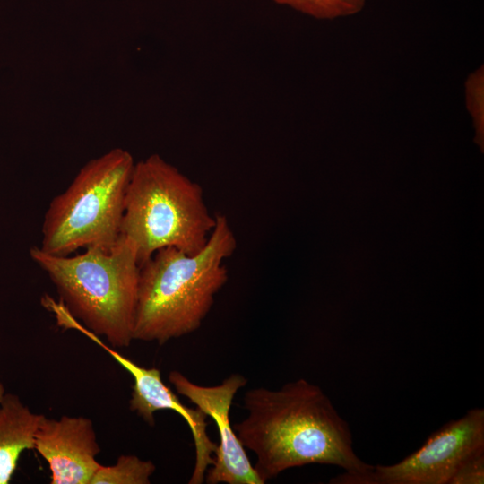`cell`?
Wrapping results in <instances>:
<instances>
[{
	"label": "cell",
	"instance_id": "1",
	"mask_svg": "<svg viewBox=\"0 0 484 484\" xmlns=\"http://www.w3.org/2000/svg\"><path fill=\"white\" fill-rule=\"evenodd\" d=\"M244 408L247 415L234 429L245 449L255 454L253 466L264 483L312 463L338 466L348 474L373 468L356 454L350 428L329 397L306 379L278 390L250 389Z\"/></svg>",
	"mask_w": 484,
	"mask_h": 484
},
{
	"label": "cell",
	"instance_id": "2",
	"mask_svg": "<svg viewBox=\"0 0 484 484\" xmlns=\"http://www.w3.org/2000/svg\"><path fill=\"white\" fill-rule=\"evenodd\" d=\"M215 219L200 252L163 247L139 266L134 340L163 345L201 327L229 280L224 262L237 248L227 217L216 213Z\"/></svg>",
	"mask_w": 484,
	"mask_h": 484
},
{
	"label": "cell",
	"instance_id": "3",
	"mask_svg": "<svg viewBox=\"0 0 484 484\" xmlns=\"http://www.w3.org/2000/svg\"><path fill=\"white\" fill-rule=\"evenodd\" d=\"M55 285L64 309L113 347H128L137 302L139 264L134 246L119 237L108 250L89 247L73 256L30 249Z\"/></svg>",
	"mask_w": 484,
	"mask_h": 484
},
{
	"label": "cell",
	"instance_id": "4",
	"mask_svg": "<svg viewBox=\"0 0 484 484\" xmlns=\"http://www.w3.org/2000/svg\"><path fill=\"white\" fill-rule=\"evenodd\" d=\"M199 184L159 154L134 163L120 237L134 247L139 266L163 247L200 252L215 226Z\"/></svg>",
	"mask_w": 484,
	"mask_h": 484
},
{
	"label": "cell",
	"instance_id": "5",
	"mask_svg": "<svg viewBox=\"0 0 484 484\" xmlns=\"http://www.w3.org/2000/svg\"><path fill=\"white\" fill-rule=\"evenodd\" d=\"M134 166L131 153L121 148L88 161L69 186L50 202L39 247L65 256L80 248L114 246L120 237Z\"/></svg>",
	"mask_w": 484,
	"mask_h": 484
},
{
	"label": "cell",
	"instance_id": "6",
	"mask_svg": "<svg viewBox=\"0 0 484 484\" xmlns=\"http://www.w3.org/2000/svg\"><path fill=\"white\" fill-rule=\"evenodd\" d=\"M484 452V409L474 408L433 432L415 452L363 474L343 473L336 484H448L458 467Z\"/></svg>",
	"mask_w": 484,
	"mask_h": 484
},
{
	"label": "cell",
	"instance_id": "7",
	"mask_svg": "<svg viewBox=\"0 0 484 484\" xmlns=\"http://www.w3.org/2000/svg\"><path fill=\"white\" fill-rule=\"evenodd\" d=\"M168 378L177 393L212 418L217 425L220 444L214 454V463L205 473L206 483L264 484L229 420L233 399L238 391L247 384V379L240 374H232L218 385L203 386L193 383L177 370L170 371Z\"/></svg>",
	"mask_w": 484,
	"mask_h": 484
},
{
	"label": "cell",
	"instance_id": "8",
	"mask_svg": "<svg viewBox=\"0 0 484 484\" xmlns=\"http://www.w3.org/2000/svg\"><path fill=\"white\" fill-rule=\"evenodd\" d=\"M108 354L133 377L130 410L141 417L148 425L154 426V413L161 410H171L180 414L186 421L195 447V463L189 484H202L207 470L214 463L218 444L212 442L207 434L208 416L198 407L191 408L183 404L177 396L161 379L160 371L156 367H143L123 356L114 349Z\"/></svg>",
	"mask_w": 484,
	"mask_h": 484
},
{
	"label": "cell",
	"instance_id": "9",
	"mask_svg": "<svg viewBox=\"0 0 484 484\" xmlns=\"http://www.w3.org/2000/svg\"><path fill=\"white\" fill-rule=\"evenodd\" d=\"M34 449L48 463L51 484H90L99 467L100 447L91 419L66 416L42 419Z\"/></svg>",
	"mask_w": 484,
	"mask_h": 484
},
{
	"label": "cell",
	"instance_id": "10",
	"mask_svg": "<svg viewBox=\"0 0 484 484\" xmlns=\"http://www.w3.org/2000/svg\"><path fill=\"white\" fill-rule=\"evenodd\" d=\"M17 394L4 393L0 402V484H8L21 454L34 449L35 436L44 419Z\"/></svg>",
	"mask_w": 484,
	"mask_h": 484
},
{
	"label": "cell",
	"instance_id": "11",
	"mask_svg": "<svg viewBox=\"0 0 484 484\" xmlns=\"http://www.w3.org/2000/svg\"><path fill=\"white\" fill-rule=\"evenodd\" d=\"M156 471L150 460L136 455H120L113 465H99L90 484H149Z\"/></svg>",
	"mask_w": 484,
	"mask_h": 484
},
{
	"label": "cell",
	"instance_id": "12",
	"mask_svg": "<svg viewBox=\"0 0 484 484\" xmlns=\"http://www.w3.org/2000/svg\"><path fill=\"white\" fill-rule=\"evenodd\" d=\"M276 4L292 8L319 20L355 15L362 11L367 0H273Z\"/></svg>",
	"mask_w": 484,
	"mask_h": 484
},
{
	"label": "cell",
	"instance_id": "13",
	"mask_svg": "<svg viewBox=\"0 0 484 484\" xmlns=\"http://www.w3.org/2000/svg\"><path fill=\"white\" fill-rule=\"evenodd\" d=\"M465 104L473 121L476 133L480 139L484 126V68H477L464 83Z\"/></svg>",
	"mask_w": 484,
	"mask_h": 484
},
{
	"label": "cell",
	"instance_id": "14",
	"mask_svg": "<svg viewBox=\"0 0 484 484\" xmlns=\"http://www.w3.org/2000/svg\"><path fill=\"white\" fill-rule=\"evenodd\" d=\"M484 452L464 461L454 473L448 484H483Z\"/></svg>",
	"mask_w": 484,
	"mask_h": 484
},
{
	"label": "cell",
	"instance_id": "15",
	"mask_svg": "<svg viewBox=\"0 0 484 484\" xmlns=\"http://www.w3.org/2000/svg\"><path fill=\"white\" fill-rule=\"evenodd\" d=\"M4 393H5V390H4L3 383L0 380V402H1Z\"/></svg>",
	"mask_w": 484,
	"mask_h": 484
}]
</instances>
